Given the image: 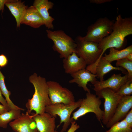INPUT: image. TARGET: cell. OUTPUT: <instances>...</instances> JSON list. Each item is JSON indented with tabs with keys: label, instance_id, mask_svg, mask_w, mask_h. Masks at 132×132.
Returning a JSON list of instances; mask_svg holds the SVG:
<instances>
[{
	"label": "cell",
	"instance_id": "cell-1",
	"mask_svg": "<svg viewBox=\"0 0 132 132\" xmlns=\"http://www.w3.org/2000/svg\"><path fill=\"white\" fill-rule=\"evenodd\" d=\"M132 34V17L123 18L121 15H118L113 24L111 33L98 43L99 47L102 50L99 58L108 48L120 49L123 45L126 37Z\"/></svg>",
	"mask_w": 132,
	"mask_h": 132
},
{
	"label": "cell",
	"instance_id": "cell-2",
	"mask_svg": "<svg viewBox=\"0 0 132 132\" xmlns=\"http://www.w3.org/2000/svg\"><path fill=\"white\" fill-rule=\"evenodd\" d=\"M30 82L33 85L34 92L32 99L26 104L27 112L30 114L32 111L40 115L45 112V107L51 105L49 96L48 91L45 79L34 73L29 77Z\"/></svg>",
	"mask_w": 132,
	"mask_h": 132
},
{
	"label": "cell",
	"instance_id": "cell-3",
	"mask_svg": "<svg viewBox=\"0 0 132 132\" xmlns=\"http://www.w3.org/2000/svg\"><path fill=\"white\" fill-rule=\"evenodd\" d=\"M46 31L48 37L54 43L53 50L59 54L60 58H66L73 53H76L77 44L75 41L63 31Z\"/></svg>",
	"mask_w": 132,
	"mask_h": 132
},
{
	"label": "cell",
	"instance_id": "cell-4",
	"mask_svg": "<svg viewBox=\"0 0 132 132\" xmlns=\"http://www.w3.org/2000/svg\"><path fill=\"white\" fill-rule=\"evenodd\" d=\"M114 21L106 17L98 18L88 27L87 34L82 39L98 44L111 33Z\"/></svg>",
	"mask_w": 132,
	"mask_h": 132
},
{
	"label": "cell",
	"instance_id": "cell-5",
	"mask_svg": "<svg viewBox=\"0 0 132 132\" xmlns=\"http://www.w3.org/2000/svg\"><path fill=\"white\" fill-rule=\"evenodd\" d=\"M82 99H80L73 104L67 105H65L62 103L51 104L45 107V112L49 113L55 118L57 115L58 116L60 119V124L57 127L58 128L62 123H63L61 132H65L71 122L74 120H71L70 118L72 112L76 108L79 107Z\"/></svg>",
	"mask_w": 132,
	"mask_h": 132
},
{
	"label": "cell",
	"instance_id": "cell-6",
	"mask_svg": "<svg viewBox=\"0 0 132 132\" xmlns=\"http://www.w3.org/2000/svg\"><path fill=\"white\" fill-rule=\"evenodd\" d=\"M86 98L82 99L79 109L72 114L71 120L76 121L80 117L92 112L94 113L98 120L101 123L104 114L100 108L101 101L99 97L90 92H87Z\"/></svg>",
	"mask_w": 132,
	"mask_h": 132
},
{
	"label": "cell",
	"instance_id": "cell-7",
	"mask_svg": "<svg viewBox=\"0 0 132 132\" xmlns=\"http://www.w3.org/2000/svg\"><path fill=\"white\" fill-rule=\"evenodd\" d=\"M81 37L78 36L75 38V41L77 44L76 53L84 60L87 65L93 64L100 57L102 50L99 47L98 43L84 41Z\"/></svg>",
	"mask_w": 132,
	"mask_h": 132
},
{
	"label": "cell",
	"instance_id": "cell-8",
	"mask_svg": "<svg viewBox=\"0 0 132 132\" xmlns=\"http://www.w3.org/2000/svg\"><path fill=\"white\" fill-rule=\"evenodd\" d=\"M47 84L49 96L52 105L62 103L67 105L75 102L72 92L67 88L63 87L55 81H48Z\"/></svg>",
	"mask_w": 132,
	"mask_h": 132
},
{
	"label": "cell",
	"instance_id": "cell-9",
	"mask_svg": "<svg viewBox=\"0 0 132 132\" xmlns=\"http://www.w3.org/2000/svg\"><path fill=\"white\" fill-rule=\"evenodd\" d=\"M95 92L99 98L104 99V112L102 121L106 125L113 115L121 96L109 88H103Z\"/></svg>",
	"mask_w": 132,
	"mask_h": 132
},
{
	"label": "cell",
	"instance_id": "cell-10",
	"mask_svg": "<svg viewBox=\"0 0 132 132\" xmlns=\"http://www.w3.org/2000/svg\"><path fill=\"white\" fill-rule=\"evenodd\" d=\"M132 108V96H121L113 115L106 125L107 127L110 128L115 123L123 119Z\"/></svg>",
	"mask_w": 132,
	"mask_h": 132
},
{
	"label": "cell",
	"instance_id": "cell-11",
	"mask_svg": "<svg viewBox=\"0 0 132 132\" xmlns=\"http://www.w3.org/2000/svg\"><path fill=\"white\" fill-rule=\"evenodd\" d=\"M9 125L16 132H38L34 120L27 112L25 114L22 113Z\"/></svg>",
	"mask_w": 132,
	"mask_h": 132
},
{
	"label": "cell",
	"instance_id": "cell-12",
	"mask_svg": "<svg viewBox=\"0 0 132 132\" xmlns=\"http://www.w3.org/2000/svg\"><path fill=\"white\" fill-rule=\"evenodd\" d=\"M128 73L122 76L120 74H114L106 80H97L94 85L93 89L96 91L103 88H109L116 93L121 86L128 80Z\"/></svg>",
	"mask_w": 132,
	"mask_h": 132
},
{
	"label": "cell",
	"instance_id": "cell-13",
	"mask_svg": "<svg viewBox=\"0 0 132 132\" xmlns=\"http://www.w3.org/2000/svg\"><path fill=\"white\" fill-rule=\"evenodd\" d=\"M70 75L73 78L69 81V82L70 83H76L87 92H90V90L87 86L88 83L90 82L94 85L97 81V75L85 68L80 70Z\"/></svg>",
	"mask_w": 132,
	"mask_h": 132
},
{
	"label": "cell",
	"instance_id": "cell-14",
	"mask_svg": "<svg viewBox=\"0 0 132 132\" xmlns=\"http://www.w3.org/2000/svg\"><path fill=\"white\" fill-rule=\"evenodd\" d=\"M36 124L38 132H55V118L45 112L40 115L33 112L31 114Z\"/></svg>",
	"mask_w": 132,
	"mask_h": 132
},
{
	"label": "cell",
	"instance_id": "cell-15",
	"mask_svg": "<svg viewBox=\"0 0 132 132\" xmlns=\"http://www.w3.org/2000/svg\"><path fill=\"white\" fill-rule=\"evenodd\" d=\"M54 5L53 2L48 0H35L33 4L43 18L44 25L48 29L54 28L53 22L54 19L50 15L48 12L49 10L52 9Z\"/></svg>",
	"mask_w": 132,
	"mask_h": 132
},
{
	"label": "cell",
	"instance_id": "cell-16",
	"mask_svg": "<svg viewBox=\"0 0 132 132\" xmlns=\"http://www.w3.org/2000/svg\"><path fill=\"white\" fill-rule=\"evenodd\" d=\"M65 72L70 74L82 69H85L87 64L81 57H78L75 52L73 53L63 61Z\"/></svg>",
	"mask_w": 132,
	"mask_h": 132
},
{
	"label": "cell",
	"instance_id": "cell-17",
	"mask_svg": "<svg viewBox=\"0 0 132 132\" xmlns=\"http://www.w3.org/2000/svg\"><path fill=\"white\" fill-rule=\"evenodd\" d=\"M24 24L35 28L44 25L43 20L36 9L33 6L27 8L21 21Z\"/></svg>",
	"mask_w": 132,
	"mask_h": 132
},
{
	"label": "cell",
	"instance_id": "cell-18",
	"mask_svg": "<svg viewBox=\"0 0 132 132\" xmlns=\"http://www.w3.org/2000/svg\"><path fill=\"white\" fill-rule=\"evenodd\" d=\"M5 5L15 19L17 27L19 28L27 6L25 5L24 2H22L21 0H9Z\"/></svg>",
	"mask_w": 132,
	"mask_h": 132
},
{
	"label": "cell",
	"instance_id": "cell-19",
	"mask_svg": "<svg viewBox=\"0 0 132 132\" xmlns=\"http://www.w3.org/2000/svg\"><path fill=\"white\" fill-rule=\"evenodd\" d=\"M111 63L105 59L103 56L101 57L98 62L96 68L95 74L97 78L100 79V81L104 80V75L112 70H120L125 74L127 73L123 68L114 66Z\"/></svg>",
	"mask_w": 132,
	"mask_h": 132
},
{
	"label": "cell",
	"instance_id": "cell-20",
	"mask_svg": "<svg viewBox=\"0 0 132 132\" xmlns=\"http://www.w3.org/2000/svg\"><path fill=\"white\" fill-rule=\"evenodd\" d=\"M109 51V54H105L103 57L105 59L111 63L114 61L126 58L129 55L132 53V45H130L121 50L110 48Z\"/></svg>",
	"mask_w": 132,
	"mask_h": 132
},
{
	"label": "cell",
	"instance_id": "cell-21",
	"mask_svg": "<svg viewBox=\"0 0 132 132\" xmlns=\"http://www.w3.org/2000/svg\"><path fill=\"white\" fill-rule=\"evenodd\" d=\"M21 111L20 110L11 109L9 111L0 114V127L6 128L9 123L20 116Z\"/></svg>",
	"mask_w": 132,
	"mask_h": 132
},
{
	"label": "cell",
	"instance_id": "cell-22",
	"mask_svg": "<svg viewBox=\"0 0 132 132\" xmlns=\"http://www.w3.org/2000/svg\"><path fill=\"white\" fill-rule=\"evenodd\" d=\"M0 89L2 94L5 97V100L11 109L20 110L24 111V109L21 108L14 104L10 98L11 95V92L9 91L7 89L5 85L4 79L5 77L0 70Z\"/></svg>",
	"mask_w": 132,
	"mask_h": 132
},
{
	"label": "cell",
	"instance_id": "cell-23",
	"mask_svg": "<svg viewBox=\"0 0 132 132\" xmlns=\"http://www.w3.org/2000/svg\"><path fill=\"white\" fill-rule=\"evenodd\" d=\"M132 128L123 120L113 124L106 132H132Z\"/></svg>",
	"mask_w": 132,
	"mask_h": 132
},
{
	"label": "cell",
	"instance_id": "cell-24",
	"mask_svg": "<svg viewBox=\"0 0 132 132\" xmlns=\"http://www.w3.org/2000/svg\"><path fill=\"white\" fill-rule=\"evenodd\" d=\"M116 65L117 67H122L126 69L128 73V78L132 80V61L125 58L116 61Z\"/></svg>",
	"mask_w": 132,
	"mask_h": 132
},
{
	"label": "cell",
	"instance_id": "cell-25",
	"mask_svg": "<svg viewBox=\"0 0 132 132\" xmlns=\"http://www.w3.org/2000/svg\"><path fill=\"white\" fill-rule=\"evenodd\" d=\"M115 93L121 96L131 95L132 94V80L128 79Z\"/></svg>",
	"mask_w": 132,
	"mask_h": 132
},
{
	"label": "cell",
	"instance_id": "cell-26",
	"mask_svg": "<svg viewBox=\"0 0 132 132\" xmlns=\"http://www.w3.org/2000/svg\"><path fill=\"white\" fill-rule=\"evenodd\" d=\"M130 126L132 127V109L128 112L123 119Z\"/></svg>",
	"mask_w": 132,
	"mask_h": 132
},
{
	"label": "cell",
	"instance_id": "cell-27",
	"mask_svg": "<svg viewBox=\"0 0 132 132\" xmlns=\"http://www.w3.org/2000/svg\"><path fill=\"white\" fill-rule=\"evenodd\" d=\"M75 121L73 120L71 122V126L67 132H75L80 128L79 126L76 123ZM55 132H58L56 131Z\"/></svg>",
	"mask_w": 132,
	"mask_h": 132
},
{
	"label": "cell",
	"instance_id": "cell-28",
	"mask_svg": "<svg viewBox=\"0 0 132 132\" xmlns=\"http://www.w3.org/2000/svg\"><path fill=\"white\" fill-rule=\"evenodd\" d=\"M8 63L6 57L3 54L0 55V67H3L6 66Z\"/></svg>",
	"mask_w": 132,
	"mask_h": 132
},
{
	"label": "cell",
	"instance_id": "cell-29",
	"mask_svg": "<svg viewBox=\"0 0 132 132\" xmlns=\"http://www.w3.org/2000/svg\"><path fill=\"white\" fill-rule=\"evenodd\" d=\"M0 102L2 105L7 108L9 110L11 109L8 104L7 102L3 97L1 90L0 89Z\"/></svg>",
	"mask_w": 132,
	"mask_h": 132
},
{
	"label": "cell",
	"instance_id": "cell-30",
	"mask_svg": "<svg viewBox=\"0 0 132 132\" xmlns=\"http://www.w3.org/2000/svg\"><path fill=\"white\" fill-rule=\"evenodd\" d=\"M112 0H90V3L97 4H100L106 2H109L111 1Z\"/></svg>",
	"mask_w": 132,
	"mask_h": 132
},
{
	"label": "cell",
	"instance_id": "cell-31",
	"mask_svg": "<svg viewBox=\"0 0 132 132\" xmlns=\"http://www.w3.org/2000/svg\"><path fill=\"white\" fill-rule=\"evenodd\" d=\"M9 111L10 110L6 107L0 104V114Z\"/></svg>",
	"mask_w": 132,
	"mask_h": 132
},
{
	"label": "cell",
	"instance_id": "cell-32",
	"mask_svg": "<svg viewBox=\"0 0 132 132\" xmlns=\"http://www.w3.org/2000/svg\"><path fill=\"white\" fill-rule=\"evenodd\" d=\"M9 0H0V11H2V12L4 9V5L5 3L8 1Z\"/></svg>",
	"mask_w": 132,
	"mask_h": 132
},
{
	"label": "cell",
	"instance_id": "cell-33",
	"mask_svg": "<svg viewBox=\"0 0 132 132\" xmlns=\"http://www.w3.org/2000/svg\"><path fill=\"white\" fill-rule=\"evenodd\" d=\"M128 60L132 61V53L129 55L126 58Z\"/></svg>",
	"mask_w": 132,
	"mask_h": 132
},
{
	"label": "cell",
	"instance_id": "cell-34",
	"mask_svg": "<svg viewBox=\"0 0 132 132\" xmlns=\"http://www.w3.org/2000/svg\"></svg>",
	"mask_w": 132,
	"mask_h": 132
}]
</instances>
